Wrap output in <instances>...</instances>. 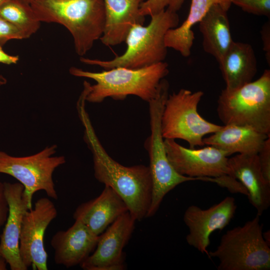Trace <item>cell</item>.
<instances>
[{
	"mask_svg": "<svg viewBox=\"0 0 270 270\" xmlns=\"http://www.w3.org/2000/svg\"><path fill=\"white\" fill-rule=\"evenodd\" d=\"M80 117L84 127V140L92 154L96 178L112 188L122 198L136 221L146 218L152 194L149 166H126L116 161L102 145L87 112L82 113Z\"/></svg>",
	"mask_w": 270,
	"mask_h": 270,
	"instance_id": "obj_1",
	"label": "cell"
},
{
	"mask_svg": "<svg viewBox=\"0 0 270 270\" xmlns=\"http://www.w3.org/2000/svg\"><path fill=\"white\" fill-rule=\"evenodd\" d=\"M70 72L96 82L92 86L84 82V90L88 102L100 103L107 98L124 100L134 95L148 102L156 96L160 82L168 75V64L162 62L140 68L118 67L98 72L72 67Z\"/></svg>",
	"mask_w": 270,
	"mask_h": 270,
	"instance_id": "obj_2",
	"label": "cell"
},
{
	"mask_svg": "<svg viewBox=\"0 0 270 270\" xmlns=\"http://www.w3.org/2000/svg\"><path fill=\"white\" fill-rule=\"evenodd\" d=\"M30 4L40 22L60 24L68 30L80 56L86 54L102 35L104 0H32Z\"/></svg>",
	"mask_w": 270,
	"mask_h": 270,
	"instance_id": "obj_3",
	"label": "cell"
},
{
	"mask_svg": "<svg viewBox=\"0 0 270 270\" xmlns=\"http://www.w3.org/2000/svg\"><path fill=\"white\" fill-rule=\"evenodd\" d=\"M150 16L148 26L136 24L130 30L125 40L127 48L122 55L110 60L82 57L80 62L106 70L118 67L137 69L162 62L167 54L166 34L178 26L179 18L176 12L168 8Z\"/></svg>",
	"mask_w": 270,
	"mask_h": 270,
	"instance_id": "obj_4",
	"label": "cell"
},
{
	"mask_svg": "<svg viewBox=\"0 0 270 270\" xmlns=\"http://www.w3.org/2000/svg\"><path fill=\"white\" fill-rule=\"evenodd\" d=\"M216 110L224 125L247 126L270 136V70L240 87L223 90Z\"/></svg>",
	"mask_w": 270,
	"mask_h": 270,
	"instance_id": "obj_5",
	"label": "cell"
},
{
	"mask_svg": "<svg viewBox=\"0 0 270 270\" xmlns=\"http://www.w3.org/2000/svg\"><path fill=\"white\" fill-rule=\"evenodd\" d=\"M169 84L164 78L160 82L156 96L150 102V134L144 142L150 158L149 168L152 182V194L146 218L154 216L165 196L177 186L188 181L204 180L178 174L169 162L164 144L161 120L165 102L168 96Z\"/></svg>",
	"mask_w": 270,
	"mask_h": 270,
	"instance_id": "obj_6",
	"label": "cell"
},
{
	"mask_svg": "<svg viewBox=\"0 0 270 270\" xmlns=\"http://www.w3.org/2000/svg\"><path fill=\"white\" fill-rule=\"evenodd\" d=\"M260 216L242 226L228 230L209 258L218 260V270H268L270 268V245L262 235Z\"/></svg>",
	"mask_w": 270,
	"mask_h": 270,
	"instance_id": "obj_7",
	"label": "cell"
},
{
	"mask_svg": "<svg viewBox=\"0 0 270 270\" xmlns=\"http://www.w3.org/2000/svg\"><path fill=\"white\" fill-rule=\"evenodd\" d=\"M204 92L180 89L168 94L162 116L161 128L164 139H180L190 148L204 146V136L220 130L222 126L210 122L198 112V106Z\"/></svg>",
	"mask_w": 270,
	"mask_h": 270,
	"instance_id": "obj_8",
	"label": "cell"
},
{
	"mask_svg": "<svg viewBox=\"0 0 270 270\" xmlns=\"http://www.w3.org/2000/svg\"><path fill=\"white\" fill-rule=\"evenodd\" d=\"M56 146H48L30 156L16 157L0 151V173L9 174L22 184L23 198L28 209L32 208L33 195L44 190L48 197L58 199L52 180L55 169L66 162L64 156H54Z\"/></svg>",
	"mask_w": 270,
	"mask_h": 270,
	"instance_id": "obj_9",
	"label": "cell"
},
{
	"mask_svg": "<svg viewBox=\"0 0 270 270\" xmlns=\"http://www.w3.org/2000/svg\"><path fill=\"white\" fill-rule=\"evenodd\" d=\"M164 144L169 162L181 175L204 178L230 174L229 156L222 150L211 146L199 149L186 148L173 139H164Z\"/></svg>",
	"mask_w": 270,
	"mask_h": 270,
	"instance_id": "obj_10",
	"label": "cell"
},
{
	"mask_svg": "<svg viewBox=\"0 0 270 270\" xmlns=\"http://www.w3.org/2000/svg\"><path fill=\"white\" fill-rule=\"evenodd\" d=\"M57 214L54 204L46 198L37 200L34 208L24 213L20 237V254L27 268L32 266L33 270H48L44 234Z\"/></svg>",
	"mask_w": 270,
	"mask_h": 270,
	"instance_id": "obj_11",
	"label": "cell"
},
{
	"mask_svg": "<svg viewBox=\"0 0 270 270\" xmlns=\"http://www.w3.org/2000/svg\"><path fill=\"white\" fill-rule=\"evenodd\" d=\"M136 220L126 212L100 236L94 252L80 266L85 270H122L124 268L123 249L134 228Z\"/></svg>",
	"mask_w": 270,
	"mask_h": 270,
	"instance_id": "obj_12",
	"label": "cell"
},
{
	"mask_svg": "<svg viewBox=\"0 0 270 270\" xmlns=\"http://www.w3.org/2000/svg\"><path fill=\"white\" fill-rule=\"evenodd\" d=\"M237 206L235 200L226 196L207 209L191 205L185 210L184 221L189 230L188 244L202 254H208L210 236L216 230H222L233 218Z\"/></svg>",
	"mask_w": 270,
	"mask_h": 270,
	"instance_id": "obj_13",
	"label": "cell"
},
{
	"mask_svg": "<svg viewBox=\"0 0 270 270\" xmlns=\"http://www.w3.org/2000/svg\"><path fill=\"white\" fill-rule=\"evenodd\" d=\"M4 192L8 206V214L5 226L0 236V256L12 270H26L20 254V237L22 220L28 210L23 198V185L19 183L4 182Z\"/></svg>",
	"mask_w": 270,
	"mask_h": 270,
	"instance_id": "obj_14",
	"label": "cell"
},
{
	"mask_svg": "<svg viewBox=\"0 0 270 270\" xmlns=\"http://www.w3.org/2000/svg\"><path fill=\"white\" fill-rule=\"evenodd\" d=\"M99 238L82 222L75 220L68 230L57 232L51 239L55 263L67 268L80 265L94 250Z\"/></svg>",
	"mask_w": 270,
	"mask_h": 270,
	"instance_id": "obj_15",
	"label": "cell"
},
{
	"mask_svg": "<svg viewBox=\"0 0 270 270\" xmlns=\"http://www.w3.org/2000/svg\"><path fill=\"white\" fill-rule=\"evenodd\" d=\"M230 176L244 186L251 204L260 216L270 206V183L262 174L257 154H238L228 160Z\"/></svg>",
	"mask_w": 270,
	"mask_h": 270,
	"instance_id": "obj_16",
	"label": "cell"
},
{
	"mask_svg": "<svg viewBox=\"0 0 270 270\" xmlns=\"http://www.w3.org/2000/svg\"><path fill=\"white\" fill-rule=\"evenodd\" d=\"M126 212L128 206L122 198L112 188L104 186L98 196L77 207L73 218L99 236Z\"/></svg>",
	"mask_w": 270,
	"mask_h": 270,
	"instance_id": "obj_17",
	"label": "cell"
},
{
	"mask_svg": "<svg viewBox=\"0 0 270 270\" xmlns=\"http://www.w3.org/2000/svg\"><path fill=\"white\" fill-rule=\"evenodd\" d=\"M144 0H104L105 22L100 38L107 46H116L125 42L132 27L143 25L145 16L140 12Z\"/></svg>",
	"mask_w": 270,
	"mask_h": 270,
	"instance_id": "obj_18",
	"label": "cell"
},
{
	"mask_svg": "<svg viewBox=\"0 0 270 270\" xmlns=\"http://www.w3.org/2000/svg\"><path fill=\"white\" fill-rule=\"evenodd\" d=\"M226 90H234L252 81L257 72V62L252 46L234 41L218 62Z\"/></svg>",
	"mask_w": 270,
	"mask_h": 270,
	"instance_id": "obj_19",
	"label": "cell"
},
{
	"mask_svg": "<svg viewBox=\"0 0 270 270\" xmlns=\"http://www.w3.org/2000/svg\"><path fill=\"white\" fill-rule=\"evenodd\" d=\"M268 138L270 136L247 126L227 124L204 138L203 142L204 145L226 152L229 156L235 153L255 154Z\"/></svg>",
	"mask_w": 270,
	"mask_h": 270,
	"instance_id": "obj_20",
	"label": "cell"
},
{
	"mask_svg": "<svg viewBox=\"0 0 270 270\" xmlns=\"http://www.w3.org/2000/svg\"><path fill=\"white\" fill-rule=\"evenodd\" d=\"M228 11L220 4H214L198 22L200 31L202 36L203 48L218 62L234 42Z\"/></svg>",
	"mask_w": 270,
	"mask_h": 270,
	"instance_id": "obj_21",
	"label": "cell"
},
{
	"mask_svg": "<svg viewBox=\"0 0 270 270\" xmlns=\"http://www.w3.org/2000/svg\"><path fill=\"white\" fill-rule=\"evenodd\" d=\"M218 4L228 10L230 0H191L187 18L179 26L170 28L166 32L164 42L166 48H172L184 57L188 56L194 39L192 26L199 22L210 7Z\"/></svg>",
	"mask_w": 270,
	"mask_h": 270,
	"instance_id": "obj_22",
	"label": "cell"
},
{
	"mask_svg": "<svg viewBox=\"0 0 270 270\" xmlns=\"http://www.w3.org/2000/svg\"><path fill=\"white\" fill-rule=\"evenodd\" d=\"M0 16L19 28L26 38L38 30L41 22L30 4L20 0H9L4 4Z\"/></svg>",
	"mask_w": 270,
	"mask_h": 270,
	"instance_id": "obj_23",
	"label": "cell"
},
{
	"mask_svg": "<svg viewBox=\"0 0 270 270\" xmlns=\"http://www.w3.org/2000/svg\"><path fill=\"white\" fill-rule=\"evenodd\" d=\"M186 0H146L144 1L140 8V14L152 16L168 8L177 12Z\"/></svg>",
	"mask_w": 270,
	"mask_h": 270,
	"instance_id": "obj_24",
	"label": "cell"
},
{
	"mask_svg": "<svg viewBox=\"0 0 270 270\" xmlns=\"http://www.w3.org/2000/svg\"><path fill=\"white\" fill-rule=\"evenodd\" d=\"M242 10L254 15L270 18V0H230Z\"/></svg>",
	"mask_w": 270,
	"mask_h": 270,
	"instance_id": "obj_25",
	"label": "cell"
},
{
	"mask_svg": "<svg viewBox=\"0 0 270 270\" xmlns=\"http://www.w3.org/2000/svg\"><path fill=\"white\" fill-rule=\"evenodd\" d=\"M26 38L17 27L0 16V46H2L11 40Z\"/></svg>",
	"mask_w": 270,
	"mask_h": 270,
	"instance_id": "obj_26",
	"label": "cell"
},
{
	"mask_svg": "<svg viewBox=\"0 0 270 270\" xmlns=\"http://www.w3.org/2000/svg\"><path fill=\"white\" fill-rule=\"evenodd\" d=\"M257 156L263 176L270 183V138L264 140Z\"/></svg>",
	"mask_w": 270,
	"mask_h": 270,
	"instance_id": "obj_27",
	"label": "cell"
},
{
	"mask_svg": "<svg viewBox=\"0 0 270 270\" xmlns=\"http://www.w3.org/2000/svg\"><path fill=\"white\" fill-rule=\"evenodd\" d=\"M263 43V50L266 52L268 63H270V22H266L260 32Z\"/></svg>",
	"mask_w": 270,
	"mask_h": 270,
	"instance_id": "obj_28",
	"label": "cell"
},
{
	"mask_svg": "<svg viewBox=\"0 0 270 270\" xmlns=\"http://www.w3.org/2000/svg\"><path fill=\"white\" fill-rule=\"evenodd\" d=\"M8 214V206L4 192V183L0 182V229L5 224Z\"/></svg>",
	"mask_w": 270,
	"mask_h": 270,
	"instance_id": "obj_29",
	"label": "cell"
},
{
	"mask_svg": "<svg viewBox=\"0 0 270 270\" xmlns=\"http://www.w3.org/2000/svg\"><path fill=\"white\" fill-rule=\"evenodd\" d=\"M19 60L18 56L10 55L5 52L1 46H0V62L6 64H15Z\"/></svg>",
	"mask_w": 270,
	"mask_h": 270,
	"instance_id": "obj_30",
	"label": "cell"
},
{
	"mask_svg": "<svg viewBox=\"0 0 270 270\" xmlns=\"http://www.w3.org/2000/svg\"><path fill=\"white\" fill-rule=\"evenodd\" d=\"M6 262L4 258L0 256V270H6Z\"/></svg>",
	"mask_w": 270,
	"mask_h": 270,
	"instance_id": "obj_31",
	"label": "cell"
},
{
	"mask_svg": "<svg viewBox=\"0 0 270 270\" xmlns=\"http://www.w3.org/2000/svg\"><path fill=\"white\" fill-rule=\"evenodd\" d=\"M7 82V80L5 77L0 74V86L4 85Z\"/></svg>",
	"mask_w": 270,
	"mask_h": 270,
	"instance_id": "obj_32",
	"label": "cell"
},
{
	"mask_svg": "<svg viewBox=\"0 0 270 270\" xmlns=\"http://www.w3.org/2000/svg\"><path fill=\"white\" fill-rule=\"evenodd\" d=\"M9 0H0V8Z\"/></svg>",
	"mask_w": 270,
	"mask_h": 270,
	"instance_id": "obj_33",
	"label": "cell"
},
{
	"mask_svg": "<svg viewBox=\"0 0 270 270\" xmlns=\"http://www.w3.org/2000/svg\"><path fill=\"white\" fill-rule=\"evenodd\" d=\"M22 0L27 4H30L32 0Z\"/></svg>",
	"mask_w": 270,
	"mask_h": 270,
	"instance_id": "obj_34",
	"label": "cell"
}]
</instances>
